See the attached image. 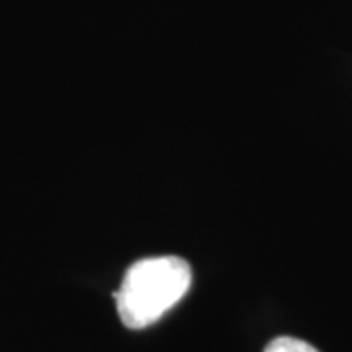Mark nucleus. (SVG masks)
Returning a JSON list of instances; mask_svg holds the SVG:
<instances>
[{
  "mask_svg": "<svg viewBox=\"0 0 352 352\" xmlns=\"http://www.w3.org/2000/svg\"><path fill=\"white\" fill-rule=\"evenodd\" d=\"M264 352H319L309 342L302 339H294V337H278L274 339Z\"/></svg>",
  "mask_w": 352,
  "mask_h": 352,
  "instance_id": "2",
  "label": "nucleus"
},
{
  "mask_svg": "<svg viewBox=\"0 0 352 352\" xmlns=\"http://www.w3.org/2000/svg\"><path fill=\"white\" fill-rule=\"evenodd\" d=\"M192 268L180 256H149L129 266L116 292V307L129 329H145L188 294Z\"/></svg>",
  "mask_w": 352,
  "mask_h": 352,
  "instance_id": "1",
  "label": "nucleus"
}]
</instances>
